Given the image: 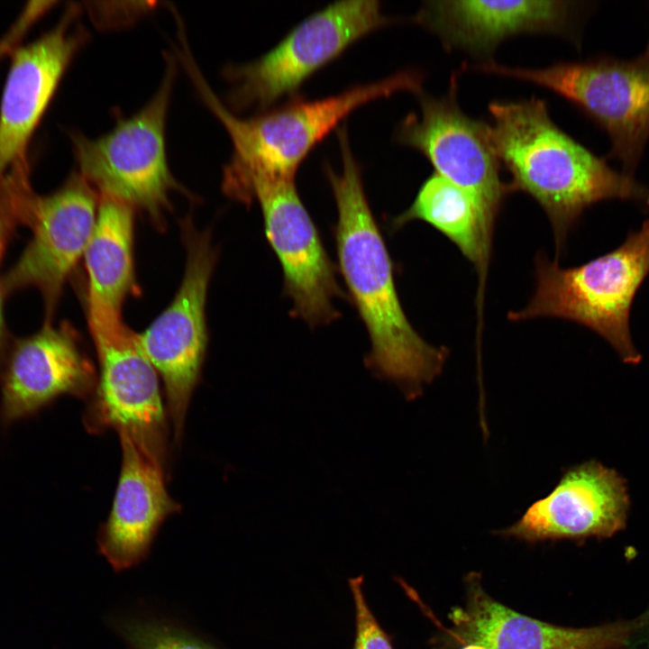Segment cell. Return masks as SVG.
Returning a JSON list of instances; mask_svg holds the SVG:
<instances>
[{
	"label": "cell",
	"instance_id": "cell-1",
	"mask_svg": "<svg viewBox=\"0 0 649 649\" xmlns=\"http://www.w3.org/2000/svg\"><path fill=\"white\" fill-rule=\"evenodd\" d=\"M338 139L343 170L337 174L327 166L325 173L338 213L334 236L340 271L370 340L365 365L412 400L440 375L448 350L428 343L409 323L345 128L338 131Z\"/></svg>",
	"mask_w": 649,
	"mask_h": 649
},
{
	"label": "cell",
	"instance_id": "cell-2",
	"mask_svg": "<svg viewBox=\"0 0 649 649\" xmlns=\"http://www.w3.org/2000/svg\"><path fill=\"white\" fill-rule=\"evenodd\" d=\"M489 112L491 145L512 177L509 192H524L540 205L558 250L593 204L618 198L649 205V188L559 128L544 100L495 101Z\"/></svg>",
	"mask_w": 649,
	"mask_h": 649
},
{
	"label": "cell",
	"instance_id": "cell-3",
	"mask_svg": "<svg viewBox=\"0 0 649 649\" xmlns=\"http://www.w3.org/2000/svg\"><path fill=\"white\" fill-rule=\"evenodd\" d=\"M195 79L233 145L223 184L250 177L295 179L307 154L349 114L368 102L397 92L413 93L423 82L420 73L401 71L334 96L317 100L295 99L251 118L241 119L219 102L200 76Z\"/></svg>",
	"mask_w": 649,
	"mask_h": 649
},
{
	"label": "cell",
	"instance_id": "cell-4",
	"mask_svg": "<svg viewBox=\"0 0 649 649\" xmlns=\"http://www.w3.org/2000/svg\"><path fill=\"white\" fill-rule=\"evenodd\" d=\"M648 273L649 219L617 249L580 266L562 268L557 261L540 254L535 260L534 295L508 318L574 321L602 336L624 362L637 364L642 357L632 342L629 313Z\"/></svg>",
	"mask_w": 649,
	"mask_h": 649
},
{
	"label": "cell",
	"instance_id": "cell-5",
	"mask_svg": "<svg viewBox=\"0 0 649 649\" xmlns=\"http://www.w3.org/2000/svg\"><path fill=\"white\" fill-rule=\"evenodd\" d=\"M472 69L532 83L570 102L607 133L608 157L634 177L649 140V43L628 60L600 57L534 69L488 61Z\"/></svg>",
	"mask_w": 649,
	"mask_h": 649
},
{
	"label": "cell",
	"instance_id": "cell-6",
	"mask_svg": "<svg viewBox=\"0 0 649 649\" xmlns=\"http://www.w3.org/2000/svg\"><path fill=\"white\" fill-rule=\"evenodd\" d=\"M173 79L174 66L169 64L151 101L107 134L96 139L71 136L79 174L99 195L140 209L159 227L169 209L170 192L179 190L168 166L165 145Z\"/></svg>",
	"mask_w": 649,
	"mask_h": 649
},
{
	"label": "cell",
	"instance_id": "cell-7",
	"mask_svg": "<svg viewBox=\"0 0 649 649\" xmlns=\"http://www.w3.org/2000/svg\"><path fill=\"white\" fill-rule=\"evenodd\" d=\"M379 1H341L310 14L259 59L224 70L232 83L228 96L237 110L264 111L295 94L321 68L354 42L388 25Z\"/></svg>",
	"mask_w": 649,
	"mask_h": 649
},
{
	"label": "cell",
	"instance_id": "cell-8",
	"mask_svg": "<svg viewBox=\"0 0 649 649\" xmlns=\"http://www.w3.org/2000/svg\"><path fill=\"white\" fill-rule=\"evenodd\" d=\"M181 233L187 262L179 288L170 305L145 331L137 334L141 348L163 381L178 443L206 355V301L216 261L208 231L197 230L187 218Z\"/></svg>",
	"mask_w": 649,
	"mask_h": 649
},
{
	"label": "cell",
	"instance_id": "cell-9",
	"mask_svg": "<svg viewBox=\"0 0 649 649\" xmlns=\"http://www.w3.org/2000/svg\"><path fill=\"white\" fill-rule=\"evenodd\" d=\"M233 198L261 206L267 240L283 271V289L292 312L311 326L339 316L334 306L342 290L335 268L319 232L297 193L295 179L251 177L242 181Z\"/></svg>",
	"mask_w": 649,
	"mask_h": 649
},
{
	"label": "cell",
	"instance_id": "cell-10",
	"mask_svg": "<svg viewBox=\"0 0 649 649\" xmlns=\"http://www.w3.org/2000/svg\"><path fill=\"white\" fill-rule=\"evenodd\" d=\"M458 73H453L448 93L418 97L420 113L408 114L398 126L396 140L422 153L434 172L451 180L475 200L487 234L492 239L494 225L507 183L500 178V163L489 133V124L463 113L457 101Z\"/></svg>",
	"mask_w": 649,
	"mask_h": 649
},
{
	"label": "cell",
	"instance_id": "cell-11",
	"mask_svg": "<svg viewBox=\"0 0 649 649\" xmlns=\"http://www.w3.org/2000/svg\"><path fill=\"white\" fill-rule=\"evenodd\" d=\"M99 362L96 390L84 416L89 432L125 433L142 453L165 471L168 426L158 372L144 354L136 333L125 324L92 334Z\"/></svg>",
	"mask_w": 649,
	"mask_h": 649
},
{
	"label": "cell",
	"instance_id": "cell-12",
	"mask_svg": "<svg viewBox=\"0 0 649 649\" xmlns=\"http://www.w3.org/2000/svg\"><path fill=\"white\" fill-rule=\"evenodd\" d=\"M96 192L80 174H73L56 192L37 195L30 224L33 236L2 281L5 295L36 288L47 316H51L68 276L93 234L100 199Z\"/></svg>",
	"mask_w": 649,
	"mask_h": 649
},
{
	"label": "cell",
	"instance_id": "cell-13",
	"mask_svg": "<svg viewBox=\"0 0 649 649\" xmlns=\"http://www.w3.org/2000/svg\"><path fill=\"white\" fill-rule=\"evenodd\" d=\"M466 600L449 613L447 630L454 645L488 649H629L648 614L590 627H565L517 612L492 598L480 576L466 577Z\"/></svg>",
	"mask_w": 649,
	"mask_h": 649
},
{
	"label": "cell",
	"instance_id": "cell-14",
	"mask_svg": "<svg viewBox=\"0 0 649 649\" xmlns=\"http://www.w3.org/2000/svg\"><path fill=\"white\" fill-rule=\"evenodd\" d=\"M628 507L624 480L614 470L589 461L566 470L547 496L498 533L531 544L608 538L625 528Z\"/></svg>",
	"mask_w": 649,
	"mask_h": 649
},
{
	"label": "cell",
	"instance_id": "cell-15",
	"mask_svg": "<svg viewBox=\"0 0 649 649\" xmlns=\"http://www.w3.org/2000/svg\"><path fill=\"white\" fill-rule=\"evenodd\" d=\"M583 7L545 1H428L412 21L438 36L446 50L489 58L509 37L548 33L577 41Z\"/></svg>",
	"mask_w": 649,
	"mask_h": 649
},
{
	"label": "cell",
	"instance_id": "cell-16",
	"mask_svg": "<svg viewBox=\"0 0 649 649\" xmlns=\"http://www.w3.org/2000/svg\"><path fill=\"white\" fill-rule=\"evenodd\" d=\"M78 12L69 8L54 28L12 57L0 104V178L27 160L32 135L84 41L75 24Z\"/></svg>",
	"mask_w": 649,
	"mask_h": 649
},
{
	"label": "cell",
	"instance_id": "cell-17",
	"mask_svg": "<svg viewBox=\"0 0 649 649\" xmlns=\"http://www.w3.org/2000/svg\"><path fill=\"white\" fill-rule=\"evenodd\" d=\"M97 380L73 328L46 323L38 333L20 341L7 361L1 418L5 423L16 421L63 394L88 400Z\"/></svg>",
	"mask_w": 649,
	"mask_h": 649
},
{
	"label": "cell",
	"instance_id": "cell-18",
	"mask_svg": "<svg viewBox=\"0 0 649 649\" xmlns=\"http://www.w3.org/2000/svg\"><path fill=\"white\" fill-rule=\"evenodd\" d=\"M122 466L112 508L98 535L101 553L116 570L139 562L163 520L180 510L169 495L165 471L125 433H118Z\"/></svg>",
	"mask_w": 649,
	"mask_h": 649
},
{
	"label": "cell",
	"instance_id": "cell-19",
	"mask_svg": "<svg viewBox=\"0 0 649 649\" xmlns=\"http://www.w3.org/2000/svg\"><path fill=\"white\" fill-rule=\"evenodd\" d=\"M134 208L100 196L96 226L84 253L87 312L91 334L122 327L125 299L136 294L133 259Z\"/></svg>",
	"mask_w": 649,
	"mask_h": 649
},
{
	"label": "cell",
	"instance_id": "cell-20",
	"mask_svg": "<svg viewBox=\"0 0 649 649\" xmlns=\"http://www.w3.org/2000/svg\"><path fill=\"white\" fill-rule=\"evenodd\" d=\"M414 220L424 221L452 242L476 268L483 287L492 239L485 230L480 211L464 189L434 172L421 185L411 206L392 220L394 230Z\"/></svg>",
	"mask_w": 649,
	"mask_h": 649
},
{
	"label": "cell",
	"instance_id": "cell-21",
	"mask_svg": "<svg viewBox=\"0 0 649 649\" xmlns=\"http://www.w3.org/2000/svg\"><path fill=\"white\" fill-rule=\"evenodd\" d=\"M29 173V164L22 163L14 166L0 178V265L17 226L31 224L37 195L32 188ZM4 295L0 280V371L5 363L6 349L3 315Z\"/></svg>",
	"mask_w": 649,
	"mask_h": 649
},
{
	"label": "cell",
	"instance_id": "cell-22",
	"mask_svg": "<svg viewBox=\"0 0 649 649\" xmlns=\"http://www.w3.org/2000/svg\"><path fill=\"white\" fill-rule=\"evenodd\" d=\"M118 629L134 649H214L182 630L158 622L123 621Z\"/></svg>",
	"mask_w": 649,
	"mask_h": 649
},
{
	"label": "cell",
	"instance_id": "cell-23",
	"mask_svg": "<svg viewBox=\"0 0 649 649\" xmlns=\"http://www.w3.org/2000/svg\"><path fill=\"white\" fill-rule=\"evenodd\" d=\"M362 575L348 580L355 608V639L352 649H394L388 634L370 610L363 593Z\"/></svg>",
	"mask_w": 649,
	"mask_h": 649
},
{
	"label": "cell",
	"instance_id": "cell-24",
	"mask_svg": "<svg viewBox=\"0 0 649 649\" xmlns=\"http://www.w3.org/2000/svg\"><path fill=\"white\" fill-rule=\"evenodd\" d=\"M462 649H488L484 646L478 645V644H468L464 645Z\"/></svg>",
	"mask_w": 649,
	"mask_h": 649
}]
</instances>
